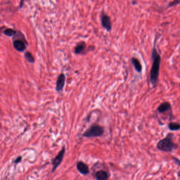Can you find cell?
Here are the masks:
<instances>
[{
	"instance_id": "obj_1",
	"label": "cell",
	"mask_w": 180,
	"mask_h": 180,
	"mask_svg": "<svg viewBox=\"0 0 180 180\" xmlns=\"http://www.w3.org/2000/svg\"><path fill=\"white\" fill-rule=\"evenodd\" d=\"M152 65L150 73V84L153 88H155L158 82L161 62V56L156 48L155 43L154 44L152 49Z\"/></svg>"
},
{
	"instance_id": "obj_8",
	"label": "cell",
	"mask_w": 180,
	"mask_h": 180,
	"mask_svg": "<svg viewBox=\"0 0 180 180\" xmlns=\"http://www.w3.org/2000/svg\"><path fill=\"white\" fill-rule=\"evenodd\" d=\"M168 111L172 112L171 105L168 101H164L157 108V112L159 114H163Z\"/></svg>"
},
{
	"instance_id": "obj_4",
	"label": "cell",
	"mask_w": 180,
	"mask_h": 180,
	"mask_svg": "<svg viewBox=\"0 0 180 180\" xmlns=\"http://www.w3.org/2000/svg\"><path fill=\"white\" fill-rule=\"evenodd\" d=\"M104 131L105 129L103 126L99 125H95L88 128L83 134V136L88 138L101 136L104 134Z\"/></svg>"
},
{
	"instance_id": "obj_14",
	"label": "cell",
	"mask_w": 180,
	"mask_h": 180,
	"mask_svg": "<svg viewBox=\"0 0 180 180\" xmlns=\"http://www.w3.org/2000/svg\"><path fill=\"white\" fill-rule=\"evenodd\" d=\"M24 56H25V59H26L27 62L31 63H34V61H35L34 58L33 57V55H32V53L31 52L28 51H26L25 52Z\"/></svg>"
},
{
	"instance_id": "obj_16",
	"label": "cell",
	"mask_w": 180,
	"mask_h": 180,
	"mask_svg": "<svg viewBox=\"0 0 180 180\" xmlns=\"http://www.w3.org/2000/svg\"><path fill=\"white\" fill-rule=\"evenodd\" d=\"M179 3H180V1H177V0H175V1H173L172 2H169V6L168 7H172V6H176L177 4H179Z\"/></svg>"
},
{
	"instance_id": "obj_2",
	"label": "cell",
	"mask_w": 180,
	"mask_h": 180,
	"mask_svg": "<svg viewBox=\"0 0 180 180\" xmlns=\"http://www.w3.org/2000/svg\"><path fill=\"white\" fill-rule=\"evenodd\" d=\"M174 134L169 133L164 139L158 141L156 147L158 150L164 152H171L176 150L178 148V145L173 141Z\"/></svg>"
},
{
	"instance_id": "obj_7",
	"label": "cell",
	"mask_w": 180,
	"mask_h": 180,
	"mask_svg": "<svg viewBox=\"0 0 180 180\" xmlns=\"http://www.w3.org/2000/svg\"><path fill=\"white\" fill-rule=\"evenodd\" d=\"M65 74H61L58 77L57 80L56 82V90L58 92H60L63 91V87L65 85Z\"/></svg>"
},
{
	"instance_id": "obj_5",
	"label": "cell",
	"mask_w": 180,
	"mask_h": 180,
	"mask_svg": "<svg viewBox=\"0 0 180 180\" xmlns=\"http://www.w3.org/2000/svg\"><path fill=\"white\" fill-rule=\"evenodd\" d=\"M65 147L63 146L61 150H60L57 155L55 157V158L52 161V172H54L57 169L58 167H59L63 161V157L65 154Z\"/></svg>"
},
{
	"instance_id": "obj_10",
	"label": "cell",
	"mask_w": 180,
	"mask_h": 180,
	"mask_svg": "<svg viewBox=\"0 0 180 180\" xmlns=\"http://www.w3.org/2000/svg\"><path fill=\"white\" fill-rule=\"evenodd\" d=\"M87 48V45L84 41H80L77 44L76 46L75 47L74 52L77 55L80 54H84L86 51V49Z\"/></svg>"
},
{
	"instance_id": "obj_9",
	"label": "cell",
	"mask_w": 180,
	"mask_h": 180,
	"mask_svg": "<svg viewBox=\"0 0 180 180\" xmlns=\"http://www.w3.org/2000/svg\"><path fill=\"white\" fill-rule=\"evenodd\" d=\"M77 169L82 174L86 175L89 173V169L87 165L82 161H79L77 163Z\"/></svg>"
},
{
	"instance_id": "obj_6",
	"label": "cell",
	"mask_w": 180,
	"mask_h": 180,
	"mask_svg": "<svg viewBox=\"0 0 180 180\" xmlns=\"http://www.w3.org/2000/svg\"><path fill=\"white\" fill-rule=\"evenodd\" d=\"M101 22L102 26L107 31H110L112 30V25L110 18L106 13L102 14L101 17Z\"/></svg>"
},
{
	"instance_id": "obj_15",
	"label": "cell",
	"mask_w": 180,
	"mask_h": 180,
	"mask_svg": "<svg viewBox=\"0 0 180 180\" xmlns=\"http://www.w3.org/2000/svg\"><path fill=\"white\" fill-rule=\"evenodd\" d=\"M3 33L6 36L12 37V36H14L16 34L17 31L14 30L12 28H8V29H6V30H4Z\"/></svg>"
},
{
	"instance_id": "obj_12",
	"label": "cell",
	"mask_w": 180,
	"mask_h": 180,
	"mask_svg": "<svg viewBox=\"0 0 180 180\" xmlns=\"http://www.w3.org/2000/svg\"><path fill=\"white\" fill-rule=\"evenodd\" d=\"M131 61L133 65H134V68L136 70V71L139 73H141L142 71L143 68L139 60L136 58L132 57Z\"/></svg>"
},
{
	"instance_id": "obj_3",
	"label": "cell",
	"mask_w": 180,
	"mask_h": 180,
	"mask_svg": "<svg viewBox=\"0 0 180 180\" xmlns=\"http://www.w3.org/2000/svg\"><path fill=\"white\" fill-rule=\"evenodd\" d=\"M27 41L25 39L23 34L21 32L17 31L16 34L14 36L13 41V45L14 49L18 51L23 52L27 48Z\"/></svg>"
},
{
	"instance_id": "obj_13",
	"label": "cell",
	"mask_w": 180,
	"mask_h": 180,
	"mask_svg": "<svg viewBox=\"0 0 180 180\" xmlns=\"http://www.w3.org/2000/svg\"><path fill=\"white\" fill-rule=\"evenodd\" d=\"M168 128L171 131H179L180 129V124L177 122H170L168 124Z\"/></svg>"
},
{
	"instance_id": "obj_17",
	"label": "cell",
	"mask_w": 180,
	"mask_h": 180,
	"mask_svg": "<svg viewBox=\"0 0 180 180\" xmlns=\"http://www.w3.org/2000/svg\"><path fill=\"white\" fill-rule=\"evenodd\" d=\"M21 160H22V156H20L16 158V160L15 161H14V163L15 164L19 163Z\"/></svg>"
},
{
	"instance_id": "obj_11",
	"label": "cell",
	"mask_w": 180,
	"mask_h": 180,
	"mask_svg": "<svg viewBox=\"0 0 180 180\" xmlns=\"http://www.w3.org/2000/svg\"><path fill=\"white\" fill-rule=\"evenodd\" d=\"M96 180H108L109 177L108 172L104 170H99L95 175Z\"/></svg>"
},
{
	"instance_id": "obj_18",
	"label": "cell",
	"mask_w": 180,
	"mask_h": 180,
	"mask_svg": "<svg viewBox=\"0 0 180 180\" xmlns=\"http://www.w3.org/2000/svg\"><path fill=\"white\" fill-rule=\"evenodd\" d=\"M173 160H174V161L175 163H176V164H177L178 165H179V166H180V160L177 159V158H173Z\"/></svg>"
}]
</instances>
